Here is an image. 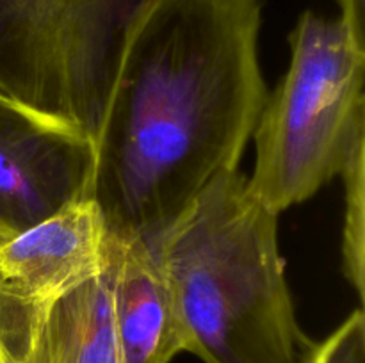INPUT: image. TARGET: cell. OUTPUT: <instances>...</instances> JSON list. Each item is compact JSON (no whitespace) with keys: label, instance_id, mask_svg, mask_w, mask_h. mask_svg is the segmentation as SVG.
Masks as SVG:
<instances>
[{"label":"cell","instance_id":"cell-1","mask_svg":"<svg viewBox=\"0 0 365 363\" xmlns=\"http://www.w3.org/2000/svg\"><path fill=\"white\" fill-rule=\"evenodd\" d=\"M260 0H139L96 130L88 198L114 242H153L239 160L267 98Z\"/></svg>","mask_w":365,"mask_h":363},{"label":"cell","instance_id":"cell-2","mask_svg":"<svg viewBox=\"0 0 365 363\" xmlns=\"http://www.w3.org/2000/svg\"><path fill=\"white\" fill-rule=\"evenodd\" d=\"M184 331L203 363H305L316 342L296 319L278 214L239 169L217 174L152 242Z\"/></svg>","mask_w":365,"mask_h":363},{"label":"cell","instance_id":"cell-3","mask_svg":"<svg viewBox=\"0 0 365 363\" xmlns=\"http://www.w3.org/2000/svg\"><path fill=\"white\" fill-rule=\"evenodd\" d=\"M365 41L312 11L291 34V64L257 120L248 189L278 214L341 174L365 130Z\"/></svg>","mask_w":365,"mask_h":363},{"label":"cell","instance_id":"cell-4","mask_svg":"<svg viewBox=\"0 0 365 363\" xmlns=\"http://www.w3.org/2000/svg\"><path fill=\"white\" fill-rule=\"evenodd\" d=\"M139 0H0V95L95 139Z\"/></svg>","mask_w":365,"mask_h":363},{"label":"cell","instance_id":"cell-5","mask_svg":"<svg viewBox=\"0 0 365 363\" xmlns=\"http://www.w3.org/2000/svg\"><path fill=\"white\" fill-rule=\"evenodd\" d=\"M93 139L0 96V230L7 235L88 198Z\"/></svg>","mask_w":365,"mask_h":363},{"label":"cell","instance_id":"cell-6","mask_svg":"<svg viewBox=\"0 0 365 363\" xmlns=\"http://www.w3.org/2000/svg\"><path fill=\"white\" fill-rule=\"evenodd\" d=\"M114 253L107 241L102 273L50 308L0 290L4 363H120L113 306Z\"/></svg>","mask_w":365,"mask_h":363},{"label":"cell","instance_id":"cell-7","mask_svg":"<svg viewBox=\"0 0 365 363\" xmlns=\"http://www.w3.org/2000/svg\"><path fill=\"white\" fill-rule=\"evenodd\" d=\"M106 263V221L91 198H82L0 244V290L50 308Z\"/></svg>","mask_w":365,"mask_h":363},{"label":"cell","instance_id":"cell-8","mask_svg":"<svg viewBox=\"0 0 365 363\" xmlns=\"http://www.w3.org/2000/svg\"><path fill=\"white\" fill-rule=\"evenodd\" d=\"M113 306L120 363H170L184 331L168 278L148 241L114 242Z\"/></svg>","mask_w":365,"mask_h":363},{"label":"cell","instance_id":"cell-9","mask_svg":"<svg viewBox=\"0 0 365 363\" xmlns=\"http://www.w3.org/2000/svg\"><path fill=\"white\" fill-rule=\"evenodd\" d=\"M364 142L356 144L342 167L346 185V214L342 231V262L344 274L355 287L359 298H364V253H365V177Z\"/></svg>","mask_w":365,"mask_h":363},{"label":"cell","instance_id":"cell-10","mask_svg":"<svg viewBox=\"0 0 365 363\" xmlns=\"http://www.w3.org/2000/svg\"><path fill=\"white\" fill-rule=\"evenodd\" d=\"M305 363H365L364 310H355L323 342L314 344Z\"/></svg>","mask_w":365,"mask_h":363},{"label":"cell","instance_id":"cell-11","mask_svg":"<svg viewBox=\"0 0 365 363\" xmlns=\"http://www.w3.org/2000/svg\"><path fill=\"white\" fill-rule=\"evenodd\" d=\"M341 7L339 20L349 28L353 36L365 41L364 31V0H337Z\"/></svg>","mask_w":365,"mask_h":363},{"label":"cell","instance_id":"cell-12","mask_svg":"<svg viewBox=\"0 0 365 363\" xmlns=\"http://www.w3.org/2000/svg\"><path fill=\"white\" fill-rule=\"evenodd\" d=\"M9 238H11V235H7L6 231H2V230H0V244H4V242H6V241H9Z\"/></svg>","mask_w":365,"mask_h":363},{"label":"cell","instance_id":"cell-13","mask_svg":"<svg viewBox=\"0 0 365 363\" xmlns=\"http://www.w3.org/2000/svg\"><path fill=\"white\" fill-rule=\"evenodd\" d=\"M0 363H4V362H2V351H0Z\"/></svg>","mask_w":365,"mask_h":363},{"label":"cell","instance_id":"cell-14","mask_svg":"<svg viewBox=\"0 0 365 363\" xmlns=\"http://www.w3.org/2000/svg\"><path fill=\"white\" fill-rule=\"evenodd\" d=\"M0 96H2V95H0Z\"/></svg>","mask_w":365,"mask_h":363}]
</instances>
